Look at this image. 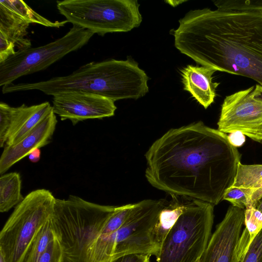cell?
<instances>
[{
  "label": "cell",
  "instance_id": "obj_19",
  "mask_svg": "<svg viewBox=\"0 0 262 262\" xmlns=\"http://www.w3.org/2000/svg\"><path fill=\"white\" fill-rule=\"evenodd\" d=\"M20 174L12 172L0 178V212H5L17 205L24 199L21 193Z\"/></svg>",
  "mask_w": 262,
  "mask_h": 262
},
{
  "label": "cell",
  "instance_id": "obj_9",
  "mask_svg": "<svg viewBox=\"0 0 262 262\" xmlns=\"http://www.w3.org/2000/svg\"><path fill=\"white\" fill-rule=\"evenodd\" d=\"M167 203L165 199H147L134 204L127 219L116 232L112 260L132 253L157 256L152 230Z\"/></svg>",
  "mask_w": 262,
  "mask_h": 262
},
{
  "label": "cell",
  "instance_id": "obj_4",
  "mask_svg": "<svg viewBox=\"0 0 262 262\" xmlns=\"http://www.w3.org/2000/svg\"><path fill=\"white\" fill-rule=\"evenodd\" d=\"M116 207L73 195L66 200L55 199L51 218L64 262H89L93 245Z\"/></svg>",
  "mask_w": 262,
  "mask_h": 262
},
{
  "label": "cell",
  "instance_id": "obj_6",
  "mask_svg": "<svg viewBox=\"0 0 262 262\" xmlns=\"http://www.w3.org/2000/svg\"><path fill=\"white\" fill-rule=\"evenodd\" d=\"M55 199L49 190L39 189L15 206L0 233V254L6 262H24L34 238L51 217Z\"/></svg>",
  "mask_w": 262,
  "mask_h": 262
},
{
  "label": "cell",
  "instance_id": "obj_20",
  "mask_svg": "<svg viewBox=\"0 0 262 262\" xmlns=\"http://www.w3.org/2000/svg\"><path fill=\"white\" fill-rule=\"evenodd\" d=\"M0 4L20 16L30 24L35 23L47 27L60 28L69 23L67 20L61 21H52L33 10L23 1L1 0Z\"/></svg>",
  "mask_w": 262,
  "mask_h": 262
},
{
  "label": "cell",
  "instance_id": "obj_25",
  "mask_svg": "<svg viewBox=\"0 0 262 262\" xmlns=\"http://www.w3.org/2000/svg\"><path fill=\"white\" fill-rule=\"evenodd\" d=\"M244 224L251 243L262 229V212L252 206L246 208Z\"/></svg>",
  "mask_w": 262,
  "mask_h": 262
},
{
  "label": "cell",
  "instance_id": "obj_16",
  "mask_svg": "<svg viewBox=\"0 0 262 262\" xmlns=\"http://www.w3.org/2000/svg\"><path fill=\"white\" fill-rule=\"evenodd\" d=\"M134 204L117 206L108 220L91 249L89 262H111L117 231L124 223Z\"/></svg>",
  "mask_w": 262,
  "mask_h": 262
},
{
  "label": "cell",
  "instance_id": "obj_14",
  "mask_svg": "<svg viewBox=\"0 0 262 262\" xmlns=\"http://www.w3.org/2000/svg\"><path fill=\"white\" fill-rule=\"evenodd\" d=\"M215 69L188 65L181 70L184 90L189 92L205 108L214 100L216 89L220 83L212 81Z\"/></svg>",
  "mask_w": 262,
  "mask_h": 262
},
{
  "label": "cell",
  "instance_id": "obj_26",
  "mask_svg": "<svg viewBox=\"0 0 262 262\" xmlns=\"http://www.w3.org/2000/svg\"><path fill=\"white\" fill-rule=\"evenodd\" d=\"M37 262H64L62 247L57 235L49 244Z\"/></svg>",
  "mask_w": 262,
  "mask_h": 262
},
{
  "label": "cell",
  "instance_id": "obj_17",
  "mask_svg": "<svg viewBox=\"0 0 262 262\" xmlns=\"http://www.w3.org/2000/svg\"><path fill=\"white\" fill-rule=\"evenodd\" d=\"M172 199L161 210L151 233L152 243L157 256L166 235L182 213L186 197L170 194Z\"/></svg>",
  "mask_w": 262,
  "mask_h": 262
},
{
  "label": "cell",
  "instance_id": "obj_30",
  "mask_svg": "<svg viewBox=\"0 0 262 262\" xmlns=\"http://www.w3.org/2000/svg\"><path fill=\"white\" fill-rule=\"evenodd\" d=\"M150 255L132 253L112 259L111 262H150Z\"/></svg>",
  "mask_w": 262,
  "mask_h": 262
},
{
  "label": "cell",
  "instance_id": "obj_15",
  "mask_svg": "<svg viewBox=\"0 0 262 262\" xmlns=\"http://www.w3.org/2000/svg\"><path fill=\"white\" fill-rule=\"evenodd\" d=\"M48 102L27 106L11 107V123L6 145H13L30 133L52 111Z\"/></svg>",
  "mask_w": 262,
  "mask_h": 262
},
{
  "label": "cell",
  "instance_id": "obj_34",
  "mask_svg": "<svg viewBox=\"0 0 262 262\" xmlns=\"http://www.w3.org/2000/svg\"><path fill=\"white\" fill-rule=\"evenodd\" d=\"M0 262H6L3 256L0 254Z\"/></svg>",
  "mask_w": 262,
  "mask_h": 262
},
{
  "label": "cell",
  "instance_id": "obj_13",
  "mask_svg": "<svg viewBox=\"0 0 262 262\" xmlns=\"http://www.w3.org/2000/svg\"><path fill=\"white\" fill-rule=\"evenodd\" d=\"M57 123L56 115L52 110L19 142L13 145H5L0 159V174H4L12 166L28 156L34 149L48 144Z\"/></svg>",
  "mask_w": 262,
  "mask_h": 262
},
{
  "label": "cell",
  "instance_id": "obj_23",
  "mask_svg": "<svg viewBox=\"0 0 262 262\" xmlns=\"http://www.w3.org/2000/svg\"><path fill=\"white\" fill-rule=\"evenodd\" d=\"M213 3L221 10L262 12V0H217Z\"/></svg>",
  "mask_w": 262,
  "mask_h": 262
},
{
  "label": "cell",
  "instance_id": "obj_21",
  "mask_svg": "<svg viewBox=\"0 0 262 262\" xmlns=\"http://www.w3.org/2000/svg\"><path fill=\"white\" fill-rule=\"evenodd\" d=\"M56 237V234L51 217L34 238L27 252L24 262H37L49 244Z\"/></svg>",
  "mask_w": 262,
  "mask_h": 262
},
{
  "label": "cell",
  "instance_id": "obj_29",
  "mask_svg": "<svg viewBox=\"0 0 262 262\" xmlns=\"http://www.w3.org/2000/svg\"><path fill=\"white\" fill-rule=\"evenodd\" d=\"M15 45L3 33L0 32V63L15 54Z\"/></svg>",
  "mask_w": 262,
  "mask_h": 262
},
{
  "label": "cell",
  "instance_id": "obj_33",
  "mask_svg": "<svg viewBox=\"0 0 262 262\" xmlns=\"http://www.w3.org/2000/svg\"><path fill=\"white\" fill-rule=\"evenodd\" d=\"M41 151L40 148H36L32 151L28 155L30 161L33 163H36L40 159Z\"/></svg>",
  "mask_w": 262,
  "mask_h": 262
},
{
  "label": "cell",
  "instance_id": "obj_24",
  "mask_svg": "<svg viewBox=\"0 0 262 262\" xmlns=\"http://www.w3.org/2000/svg\"><path fill=\"white\" fill-rule=\"evenodd\" d=\"M253 189L232 186L227 189L223 200L230 202L232 205L245 209L250 206V199Z\"/></svg>",
  "mask_w": 262,
  "mask_h": 262
},
{
  "label": "cell",
  "instance_id": "obj_7",
  "mask_svg": "<svg viewBox=\"0 0 262 262\" xmlns=\"http://www.w3.org/2000/svg\"><path fill=\"white\" fill-rule=\"evenodd\" d=\"M56 4L69 23L101 36L129 31L142 20L136 0H64Z\"/></svg>",
  "mask_w": 262,
  "mask_h": 262
},
{
  "label": "cell",
  "instance_id": "obj_2",
  "mask_svg": "<svg viewBox=\"0 0 262 262\" xmlns=\"http://www.w3.org/2000/svg\"><path fill=\"white\" fill-rule=\"evenodd\" d=\"M173 35L176 48L196 63L262 85V12L190 10Z\"/></svg>",
  "mask_w": 262,
  "mask_h": 262
},
{
  "label": "cell",
  "instance_id": "obj_8",
  "mask_svg": "<svg viewBox=\"0 0 262 262\" xmlns=\"http://www.w3.org/2000/svg\"><path fill=\"white\" fill-rule=\"evenodd\" d=\"M94 33L73 25L62 37L46 45L18 50L0 63V86L12 83L23 76L47 69L68 54L85 45Z\"/></svg>",
  "mask_w": 262,
  "mask_h": 262
},
{
  "label": "cell",
  "instance_id": "obj_22",
  "mask_svg": "<svg viewBox=\"0 0 262 262\" xmlns=\"http://www.w3.org/2000/svg\"><path fill=\"white\" fill-rule=\"evenodd\" d=\"M232 186L251 189L262 188V164L245 165L239 163Z\"/></svg>",
  "mask_w": 262,
  "mask_h": 262
},
{
  "label": "cell",
  "instance_id": "obj_35",
  "mask_svg": "<svg viewBox=\"0 0 262 262\" xmlns=\"http://www.w3.org/2000/svg\"><path fill=\"white\" fill-rule=\"evenodd\" d=\"M198 261H199V260H198ZM197 262H198V261H197Z\"/></svg>",
  "mask_w": 262,
  "mask_h": 262
},
{
  "label": "cell",
  "instance_id": "obj_5",
  "mask_svg": "<svg viewBox=\"0 0 262 262\" xmlns=\"http://www.w3.org/2000/svg\"><path fill=\"white\" fill-rule=\"evenodd\" d=\"M214 205L186 197L183 211L165 238L157 262H197L212 235Z\"/></svg>",
  "mask_w": 262,
  "mask_h": 262
},
{
  "label": "cell",
  "instance_id": "obj_31",
  "mask_svg": "<svg viewBox=\"0 0 262 262\" xmlns=\"http://www.w3.org/2000/svg\"><path fill=\"white\" fill-rule=\"evenodd\" d=\"M250 206L262 212V188L253 189L250 199Z\"/></svg>",
  "mask_w": 262,
  "mask_h": 262
},
{
  "label": "cell",
  "instance_id": "obj_18",
  "mask_svg": "<svg viewBox=\"0 0 262 262\" xmlns=\"http://www.w3.org/2000/svg\"><path fill=\"white\" fill-rule=\"evenodd\" d=\"M30 24L0 4V32L14 42L18 50L31 48L30 40L25 37Z\"/></svg>",
  "mask_w": 262,
  "mask_h": 262
},
{
  "label": "cell",
  "instance_id": "obj_27",
  "mask_svg": "<svg viewBox=\"0 0 262 262\" xmlns=\"http://www.w3.org/2000/svg\"><path fill=\"white\" fill-rule=\"evenodd\" d=\"M11 107L5 102L0 103V146L5 147L11 126Z\"/></svg>",
  "mask_w": 262,
  "mask_h": 262
},
{
  "label": "cell",
  "instance_id": "obj_32",
  "mask_svg": "<svg viewBox=\"0 0 262 262\" xmlns=\"http://www.w3.org/2000/svg\"><path fill=\"white\" fill-rule=\"evenodd\" d=\"M228 136L231 144L236 147L242 146L246 140L245 135L240 132L230 133Z\"/></svg>",
  "mask_w": 262,
  "mask_h": 262
},
{
  "label": "cell",
  "instance_id": "obj_28",
  "mask_svg": "<svg viewBox=\"0 0 262 262\" xmlns=\"http://www.w3.org/2000/svg\"><path fill=\"white\" fill-rule=\"evenodd\" d=\"M241 262H262V229L250 244Z\"/></svg>",
  "mask_w": 262,
  "mask_h": 262
},
{
  "label": "cell",
  "instance_id": "obj_1",
  "mask_svg": "<svg viewBox=\"0 0 262 262\" xmlns=\"http://www.w3.org/2000/svg\"><path fill=\"white\" fill-rule=\"evenodd\" d=\"M145 156L154 187L214 206L233 185L241 158L226 134L202 121L170 129Z\"/></svg>",
  "mask_w": 262,
  "mask_h": 262
},
{
  "label": "cell",
  "instance_id": "obj_10",
  "mask_svg": "<svg viewBox=\"0 0 262 262\" xmlns=\"http://www.w3.org/2000/svg\"><path fill=\"white\" fill-rule=\"evenodd\" d=\"M217 125L222 133L240 132L262 144V85L257 84L227 96Z\"/></svg>",
  "mask_w": 262,
  "mask_h": 262
},
{
  "label": "cell",
  "instance_id": "obj_3",
  "mask_svg": "<svg viewBox=\"0 0 262 262\" xmlns=\"http://www.w3.org/2000/svg\"><path fill=\"white\" fill-rule=\"evenodd\" d=\"M148 77L138 64L129 57L126 60L109 59L91 62L64 76L32 83H11L2 87L4 94L38 90L54 96L70 91L100 95L115 101L138 99L148 92Z\"/></svg>",
  "mask_w": 262,
  "mask_h": 262
},
{
  "label": "cell",
  "instance_id": "obj_12",
  "mask_svg": "<svg viewBox=\"0 0 262 262\" xmlns=\"http://www.w3.org/2000/svg\"><path fill=\"white\" fill-rule=\"evenodd\" d=\"M114 102L100 95L70 91L53 96L52 108L61 120H70L75 125L87 119L114 116L117 108Z\"/></svg>",
  "mask_w": 262,
  "mask_h": 262
},
{
  "label": "cell",
  "instance_id": "obj_11",
  "mask_svg": "<svg viewBox=\"0 0 262 262\" xmlns=\"http://www.w3.org/2000/svg\"><path fill=\"white\" fill-rule=\"evenodd\" d=\"M244 217L245 209L230 206L198 262H241L250 245Z\"/></svg>",
  "mask_w": 262,
  "mask_h": 262
}]
</instances>
